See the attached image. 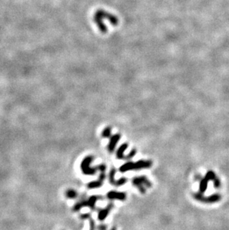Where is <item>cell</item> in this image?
<instances>
[{
    "mask_svg": "<svg viewBox=\"0 0 229 230\" xmlns=\"http://www.w3.org/2000/svg\"><path fill=\"white\" fill-rule=\"evenodd\" d=\"M128 147V144L123 143L120 146L119 148L118 149L116 152V157L118 159H126V156H124L123 153H124L125 150Z\"/></svg>",
    "mask_w": 229,
    "mask_h": 230,
    "instance_id": "4fadbf2b",
    "label": "cell"
},
{
    "mask_svg": "<svg viewBox=\"0 0 229 230\" xmlns=\"http://www.w3.org/2000/svg\"><path fill=\"white\" fill-rule=\"evenodd\" d=\"M107 198L110 200H126V194L124 192H114V191H111V192H108L106 194Z\"/></svg>",
    "mask_w": 229,
    "mask_h": 230,
    "instance_id": "9c48e42d",
    "label": "cell"
},
{
    "mask_svg": "<svg viewBox=\"0 0 229 230\" xmlns=\"http://www.w3.org/2000/svg\"><path fill=\"white\" fill-rule=\"evenodd\" d=\"M132 182L133 186L137 187L138 189L143 194L146 192V189L147 188H150L152 186V184L149 181V179L144 176H136V177H134L132 179Z\"/></svg>",
    "mask_w": 229,
    "mask_h": 230,
    "instance_id": "5b68a950",
    "label": "cell"
},
{
    "mask_svg": "<svg viewBox=\"0 0 229 230\" xmlns=\"http://www.w3.org/2000/svg\"><path fill=\"white\" fill-rule=\"evenodd\" d=\"M111 230H117V229H116V228H115V227H113V229H112Z\"/></svg>",
    "mask_w": 229,
    "mask_h": 230,
    "instance_id": "d6986e66",
    "label": "cell"
},
{
    "mask_svg": "<svg viewBox=\"0 0 229 230\" xmlns=\"http://www.w3.org/2000/svg\"><path fill=\"white\" fill-rule=\"evenodd\" d=\"M98 230H106V226L104 224H101L97 227Z\"/></svg>",
    "mask_w": 229,
    "mask_h": 230,
    "instance_id": "e0dca14e",
    "label": "cell"
},
{
    "mask_svg": "<svg viewBox=\"0 0 229 230\" xmlns=\"http://www.w3.org/2000/svg\"><path fill=\"white\" fill-rule=\"evenodd\" d=\"M81 218H82V219H89V218H90V215H89V214L82 215H81Z\"/></svg>",
    "mask_w": 229,
    "mask_h": 230,
    "instance_id": "ac0fdd59",
    "label": "cell"
},
{
    "mask_svg": "<svg viewBox=\"0 0 229 230\" xmlns=\"http://www.w3.org/2000/svg\"><path fill=\"white\" fill-rule=\"evenodd\" d=\"M194 197L196 199V200H199V201L204 202H218L219 200L221 199V197L220 194H213V195L210 196L208 197H205L202 195V194L196 193L194 194Z\"/></svg>",
    "mask_w": 229,
    "mask_h": 230,
    "instance_id": "52a82bcc",
    "label": "cell"
},
{
    "mask_svg": "<svg viewBox=\"0 0 229 230\" xmlns=\"http://www.w3.org/2000/svg\"><path fill=\"white\" fill-rule=\"evenodd\" d=\"M94 22L102 33H106L108 30L107 25H117L118 24V19L116 16L105 10H98L94 15Z\"/></svg>",
    "mask_w": 229,
    "mask_h": 230,
    "instance_id": "6da1fadb",
    "label": "cell"
},
{
    "mask_svg": "<svg viewBox=\"0 0 229 230\" xmlns=\"http://www.w3.org/2000/svg\"><path fill=\"white\" fill-rule=\"evenodd\" d=\"M89 223H90V229L89 230H95V221L92 219V218H89Z\"/></svg>",
    "mask_w": 229,
    "mask_h": 230,
    "instance_id": "2e32d148",
    "label": "cell"
},
{
    "mask_svg": "<svg viewBox=\"0 0 229 230\" xmlns=\"http://www.w3.org/2000/svg\"><path fill=\"white\" fill-rule=\"evenodd\" d=\"M210 180L214 181V186H215V187H219V186H220V181H219V179L216 177L215 174H214L212 171H209L206 174L205 176H204L203 179H201V181H200V184H199V190H200V192H202V193H203V192H204L206 191V189H207V186H208V181H210Z\"/></svg>",
    "mask_w": 229,
    "mask_h": 230,
    "instance_id": "277c9868",
    "label": "cell"
},
{
    "mask_svg": "<svg viewBox=\"0 0 229 230\" xmlns=\"http://www.w3.org/2000/svg\"><path fill=\"white\" fill-rule=\"evenodd\" d=\"M113 203H110L106 207L105 209H103L100 211H99L98 212V219L100 221H104L106 219V218L108 216L109 213L111 211V209H113Z\"/></svg>",
    "mask_w": 229,
    "mask_h": 230,
    "instance_id": "7c38bea8",
    "label": "cell"
},
{
    "mask_svg": "<svg viewBox=\"0 0 229 230\" xmlns=\"http://www.w3.org/2000/svg\"><path fill=\"white\" fill-rule=\"evenodd\" d=\"M115 174H116V170L113 168V169L110 171V174H109V181L112 185L113 186H123L125 183L126 182L127 179L125 177H122L121 179H119L118 180H115Z\"/></svg>",
    "mask_w": 229,
    "mask_h": 230,
    "instance_id": "ba28073f",
    "label": "cell"
},
{
    "mask_svg": "<svg viewBox=\"0 0 229 230\" xmlns=\"http://www.w3.org/2000/svg\"><path fill=\"white\" fill-rule=\"evenodd\" d=\"M152 163L151 160H139L136 163L132 162H128L125 163L119 168L120 172L125 173L126 171H131V170H139L143 168H149L152 166Z\"/></svg>",
    "mask_w": 229,
    "mask_h": 230,
    "instance_id": "3957f363",
    "label": "cell"
},
{
    "mask_svg": "<svg viewBox=\"0 0 229 230\" xmlns=\"http://www.w3.org/2000/svg\"><path fill=\"white\" fill-rule=\"evenodd\" d=\"M120 139H121V135L118 133L113 135L111 137H110V143H109V145H108L109 151L110 152L114 151L115 147H116L117 144H118V141L120 140Z\"/></svg>",
    "mask_w": 229,
    "mask_h": 230,
    "instance_id": "8fae6325",
    "label": "cell"
},
{
    "mask_svg": "<svg viewBox=\"0 0 229 230\" xmlns=\"http://www.w3.org/2000/svg\"><path fill=\"white\" fill-rule=\"evenodd\" d=\"M66 196L69 198L74 199L77 197V193L76 191L73 190V189H68L66 192Z\"/></svg>",
    "mask_w": 229,
    "mask_h": 230,
    "instance_id": "5bb4252c",
    "label": "cell"
},
{
    "mask_svg": "<svg viewBox=\"0 0 229 230\" xmlns=\"http://www.w3.org/2000/svg\"><path fill=\"white\" fill-rule=\"evenodd\" d=\"M102 136L104 138H110L111 136V128L110 127H106L102 132Z\"/></svg>",
    "mask_w": 229,
    "mask_h": 230,
    "instance_id": "9a60e30c",
    "label": "cell"
},
{
    "mask_svg": "<svg viewBox=\"0 0 229 230\" xmlns=\"http://www.w3.org/2000/svg\"><path fill=\"white\" fill-rule=\"evenodd\" d=\"M92 161H93V157L90 156L85 157L84 159L82 161L80 165V168L84 174L93 175L97 172V171H100V172L106 171V167L104 164L99 165L98 166L95 167V168L90 167V164Z\"/></svg>",
    "mask_w": 229,
    "mask_h": 230,
    "instance_id": "7a4b0ae2",
    "label": "cell"
},
{
    "mask_svg": "<svg viewBox=\"0 0 229 230\" xmlns=\"http://www.w3.org/2000/svg\"><path fill=\"white\" fill-rule=\"evenodd\" d=\"M105 178H106V175H105V171L103 172H100V177H99L98 180L97 181H93V182H90L87 185V187L89 189H95V188H99L102 186L103 183V181H104Z\"/></svg>",
    "mask_w": 229,
    "mask_h": 230,
    "instance_id": "30bf717a",
    "label": "cell"
},
{
    "mask_svg": "<svg viewBox=\"0 0 229 230\" xmlns=\"http://www.w3.org/2000/svg\"><path fill=\"white\" fill-rule=\"evenodd\" d=\"M97 200H98V197H97V196H92V197H90L89 199H87V200H82V201L77 202V203L74 205V207H73V210L77 212L79 211L80 209L87 206L94 209L95 206V203H96Z\"/></svg>",
    "mask_w": 229,
    "mask_h": 230,
    "instance_id": "8992f818",
    "label": "cell"
}]
</instances>
